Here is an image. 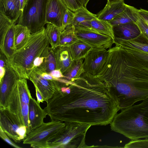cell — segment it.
I'll return each instance as SVG.
<instances>
[{
	"mask_svg": "<svg viewBox=\"0 0 148 148\" xmlns=\"http://www.w3.org/2000/svg\"><path fill=\"white\" fill-rule=\"evenodd\" d=\"M47 102L44 109L51 121L91 126L110 124L120 110L104 83L86 72L73 81L66 80Z\"/></svg>",
	"mask_w": 148,
	"mask_h": 148,
	"instance_id": "1",
	"label": "cell"
},
{
	"mask_svg": "<svg viewBox=\"0 0 148 148\" xmlns=\"http://www.w3.org/2000/svg\"><path fill=\"white\" fill-rule=\"evenodd\" d=\"M107 51L104 66L96 76L120 109L148 98V69L120 46Z\"/></svg>",
	"mask_w": 148,
	"mask_h": 148,
	"instance_id": "2",
	"label": "cell"
},
{
	"mask_svg": "<svg viewBox=\"0 0 148 148\" xmlns=\"http://www.w3.org/2000/svg\"><path fill=\"white\" fill-rule=\"evenodd\" d=\"M121 110L110 123L111 130L131 140L148 138V98Z\"/></svg>",
	"mask_w": 148,
	"mask_h": 148,
	"instance_id": "3",
	"label": "cell"
},
{
	"mask_svg": "<svg viewBox=\"0 0 148 148\" xmlns=\"http://www.w3.org/2000/svg\"><path fill=\"white\" fill-rule=\"evenodd\" d=\"M49 45L44 27L31 34L26 44L19 50L15 51L11 57L7 60L8 64L19 78L29 79L31 74L35 69L34 60L41 56Z\"/></svg>",
	"mask_w": 148,
	"mask_h": 148,
	"instance_id": "4",
	"label": "cell"
},
{
	"mask_svg": "<svg viewBox=\"0 0 148 148\" xmlns=\"http://www.w3.org/2000/svg\"><path fill=\"white\" fill-rule=\"evenodd\" d=\"M65 126L49 144V148H84L88 146L85 140L86 134L91 126L76 122H64Z\"/></svg>",
	"mask_w": 148,
	"mask_h": 148,
	"instance_id": "5",
	"label": "cell"
},
{
	"mask_svg": "<svg viewBox=\"0 0 148 148\" xmlns=\"http://www.w3.org/2000/svg\"><path fill=\"white\" fill-rule=\"evenodd\" d=\"M32 97L27 79L19 78L11 93L7 108L26 126L27 135L29 129V104Z\"/></svg>",
	"mask_w": 148,
	"mask_h": 148,
	"instance_id": "6",
	"label": "cell"
},
{
	"mask_svg": "<svg viewBox=\"0 0 148 148\" xmlns=\"http://www.w3.org/2000/svg\"><path fill=\"white\" fill-rule=\"evenodd\" d=\"M48 0H29L19 18L17 24L27 27L31 34L38 32L46 24L45 14Z\"/></svg>",
	"mask_w": 148,
	"mask_h": 148,
	"instance_id": "7",
	"label": "cell"
},
{
	"mask_svg": "<svg viewBox=\"0 0 148 148\" xmlns=\"http://www.w3.org/2000/svg\"><path fill=\"white\" fill-rule=\"evenodd\" d=\"M65 125V122L59 121L44 123L29 134L23 143L33 148H48L49 143Z\"/></svg>",
	"mask_w": 148,
	"mask_h": 148,
	"instance_id": "8",
	"label": "cell"
},
{
	"mask_svg": "<svg viewBox=\"0 0 148 148\" xmlns=\"http://www.w3.org/2000/svg\"><path fill=\"white\" fill-rule=\"evenodd\" d=\"M0 127L16 143L23 141L27 135L26 126L7 108L0 110Z\"/></svg>",
	"mask_w": 148,
	"mask_h": 148,
	"instance_id": "9",
	"label": "cell"
},
{
	"mask_svg": "<svg viewBox=\"0 0 148 148\" xmlns=\"http://www.w3.org/2000/svg\"><path fill=\"white\" fill-rule=\"evenodd\" d=\"M75 33L79 40L89 45L92 50H100L111 48L114 39L108 36L89 30L75 29Z\"/></svg>",
	"mask_w": 148,
	"mask_h": 148,
	"instance_id": "10",
	"label": "cell"
},
{
	"mask_svg": "<svg viewBox=\"0 0 148 148\" xmlns=\"http://www.w3.org/2000/svg\"><path fill=\"white\" fill-rule=\"evenodd\" d=\"M5 68V75L0 81V110L7 108L11 93L19 78L8 62Z\"/></svg>",
	"mask_w": 148,
	"mask_h": 148,
	"instance_id": "11",
	"label": "cell"
},
{
	"mask_svg": "<svg viewBox=\"0 0 148 148\" xmlns=\"http://www.w3.org/2000/svg\"><path fill=\"white\" fill-rule=\"evenodd\" d=\"M29 79L37 87L43 97L44 101L46 102L57 91L60 89L59 82L45 79L41 75L37 68L31 73Z\"/></svg>",
	"mask_w": 148,
	"mask_h": 148,
	"instance_id": "12",
	"label": "cell"
},
{
	"mask_svg": "<svg viewBox=\"0 0 148 148\" xmlns=\"http://www.w3.org/2000/svg\"><path fill=\"white\" fill-rule=\"evenodd\" d=\"M67 8L60 0H48L45 11L46 24L53 25L63 31V17Z\"/></svg>",
	"mask_w": 148,
	"mask_h": 148,
	"instance_id": "13",
	"label": "cell"
},
{
	"mask_svg": "<svg viewBox=\"0 0 148 148\" xmlns=\"http://www.w3.org/2000/svg\"><path fill=\"white\" fill-rule=\"evenodd\" d=\"M108 54L107 49L92 50L84 58L83 64L85 72L97 75L102 69Z\"/></svg>",
	"mask_w": 148,
	"mask_h": 148,
	"instance_id": "14",
	"label": "cell"
},
{
	"mask_svg": "<svg viewBox=\"0 0 148 148\" xmlns=\"http://www.w3.org/2000/svg\"><path fill=\"white\" fill-rule=\"evenodd\" d=\"M40 103L32 97L30 100L29 108V133L44 123V119L47 114L41 107Z\"/></svg>",
	"mask_w": 148,
	"mask_h": 148,
	"instance_id": "15",
	"label": "cell"
},
{
	"mask_svg": "<svg viewBox=\"0 0 148 148\" xmlns=\"http://www.w3.org/2000/svg\"><path fill=\"white\" fill-rule=\"evenodd\" d=\"M16 23L4 30H0V51L6 56L7 60L10 59L15 50L14 39Z\"/></svg>",
	"mask_w": 148,
	"mask_h": 148,
	"instance_id": "16",
	"label": "cell"
},
{
	"mask_svg": "<svg viewBox=\"0 0 148 148\" xmlns=\"http://www.w3.org/2000/svg\"><path fill=\"white\" fill-rule=\"evenodd\" d=\"M115 39L127 40L135 38L141 33L136 23H128L113 26Z\"/></svg>",
	"mask_w": 148,
	"mask_h": 148,
	"instance_id": "17",
	"label": "cell"
},
{
	"mask_svg": "<svg viewBox=\"0 0 148 148\" xmlns=\"http://www.w3.org/2000/svg\"><path fill=\"white\" fill-rule=\"evenodd\" d=\"M114 41L116 45L120 46L124 49L148 53V37L142 32L137 37L130 40L115 39Z\"/></svg>",
	"mask_w": 148,
	"mask_h": 148,
	"instance_id": "18",
	"label": "cell"
},
{
	"mask_svg": "<svg viewBox=\"0 0 148 148\" xmlns=\"http://www.w3.org/2000/svg\"><path fill=\"white\" fill-rule=\"evenodd\" d=\"M22 13L20 0H0V14L13 22L16 23Z\"/></svg>",
	"mask_w": 148,
	"mask_h": 148,
	"instance_id": "19",
	"label": "cell"
},
{
	"mask_svg": "<svg viewBox=\"0 0 148 148\" xmlns=\"http://www.w3.org/2000/svg\"><path fill=\"white\" fill-rule=\"evenodd\" d=\"M126 5L123 0L111 4L107 3L104 8L96 15L97 17L99 19L109 22L123 12Z\"/></svg>",
	"mask_w": 148,
	"mask_h": 148,
	"instance_id": "20",
	"label": "cell"
},
{
	"mask_svg": "<svg viewBox=\"0 0 148 148\" xmlns=\"http://www.w3.org/2000/svg\"><path fill=\"white\" fill-rule=\"evenodd\" d=\"M139 10L127 5L125 10L112 20L108 22L114 25L128 23H136L140 18Z\"/></svg>",
	"mask_w": 148,
	"mask_h": 148,
	"instance_id": "21",
	"label": "cell"
},
{
	"mask_svg": "<svg viewBox=\"0 0 148 148\" xmlns=\"http://www.w3.org/2000/svg\"><path fill=\"white\" fill-rule=\"evenodd\" d=\"M57 63V69L63 74L72 64L73 60L69 47L59 46L54 48Z\"/></svg>",
	"mask_w": 148,
	"mask_h": 148,
	"instance_id": "22",
	"label": "cell"
},
{
	"mask_svg": "<svg viewBox=\"0 0 148 148\" xmlns=\"http://www.w3.org/2000/svg\"><path fill=\"white\" fill-rule=\"evenodd\" d=\"M96 17V15L90 12L83 6L75 12L72 25L75 29L89 30L90 28L91 21Z\"/></svg>",
	"mask_w": 148,
	"mask_h": 148,
	"instance_id": "23",
	"label": "cell"
},
{
	"mask_svg": "<svg viewBox=\"0 0 148 148\" xmlns=\"http://www.w3.org/2000/svg\"><path fill=\"white\" fill-rule=\"evenodd\" d=\"M41 56L44 57L41 65L37 67L41 71L49 73L52 71L57 69V63L54 48L47 47L42 53Z\"/></svg>",
	"mask_w": 148,
	"mask_h": 148,
	"instance_id": "24",
	"label": "cell"
},
{
	"mask_svg": "<svg viewBox=\"0 0 148 148\" xmlns=\"http://www.w3.org/2000/svg\"><path fill=\"white\" fill-rule=\"evenodd\" d=\"M69 48L73 60L84 59L92 49L89 45L80 40Z\"/></svg>",
	"mask_w": 148,
	"mask_h": 148,
	"instance_id": "25",
	"label": "cell"
},
{
	"mask_svg": "<svg viewBox=\"0 0 148 148\" xmlns=\"http://www.w3.org/2000/svg\"><path fill=\"white\" fill-rule=\"evenodd\" d=\"M31 34L27 27L18 24L15 25L14 38L15 51L19 50L26 44Z\"/></svg>",
	"mask_w": 148,
	"mask_h": 148,
	"instance_id": "26",
	"label": "cell"
},
{
	"mask_svg": "<svg viewBox=\"0 0 148 148\" xmlns=\"http://www.w3.org/2000/svg\"><path fill=\"white\" fill-rule=\"evenodd\" d=\"M89 30L108 36L114 40L113 26L108 22L99 19L97 17L91 21L90 28Z\"/></svg>",
	"mask_w": 148,
	"mask_h": 148,
	"instance_id": "27",
	"label": "cell"
},
{
	"mask_svg": "<svg viewBox=\"0 0 148 148\" xmlns=\"http://www.w3.org/2000/svg\"><path fill=\"white\" fill-rule=\"evenodd\" d=\"M84 59L73 60L69 68L63 74V78L69 81H73L79 78L85 72L84 69Z\"/></svg>",
	"mask_w": 148,
	"mask_h": 148,
	"instance_id": "28",
	"label": "cell"
},
{
	"mask_svg": "<svg viewBox=\"0 0 148 148\" xmlns=\"http://www.w3.org/2000/svg\"><path fill=\"white\" fill-rule=\"evenodd\" d=\"M79 40L75 33V27L69 25L61 32L59 46L69 47Z\"/></svg>",
	"mask_w": 148,
	"mask_h": 148,
	"instance_id": "29",
	"label": "cell"
},
{
	"mask_svg": "<svg viewBox=\"0 0 148 148\" xmlns=\"http://www.w3.org/2000/svg\"><path fill=\"white\" fill-rule=\"evenodd\" d=\"M45 31L51 47L55 48L59 46L60 35L62 30L53 25L48 23L45 28Z\"/></svg>",
	"mask_w": 148,
	"mask_h": 148,
	"instance_id": "30",
	"label": "cell"
},
{
	"mask_svg": "<svg viewBox=\"0 0 148 148\" xmlns=\"http://www.w3.org/2000/svg\"><path fill=\"white\" fill-rule=\"evenodd\" d=\"M66 8L75 12L82 7L84 0H60Z\"/></svg>",
	"mask_w": 148,
	"mask_h": 148,
	"instance_id": "31",
	"label": "cell"
},
{
	"mask_svg": "<svg viewBox=\"0 0 148 148\" xmlns=\"http://www.w3.org/2000/svg\"><path fill=\"white\" fill-rule=\"evenodd\" d=\"M132 54L144 66L148 69V53L128 49H125Z\"/></svg>",
	"mask_w": 148,
	"mask_h": 148,
	"instance_id": "32",
	"label": "cell"
},
{
	"mask_svg": "<svg viewBox=\"0 0 148 148\" xmlns=\"http://www.w3.org/2000/svg\"><path fill=\"white\" fill-rule=\"evenodd\" d=\"M74 17L75 12L67 8L64 13L63 19V25L64 30L67 26L72 25Z\"/></svg>",
	"mask_w": 148,
	"mask_h": 148,
	"instance_id": "33",
	"label": "cell"
},
{
	"mask_svg": "<svg viewBox=\"0 0 148 148\" xmlns=\"http://www.w3.org/2000/svg\"><path fill=\"white\" fill-rule=\"evenodd\" d=\"M136 23L138 26L141 32L148 37V25L145 20L140 16Z\"/></svg>",
	"mask_w": 148,
	"mask_h": 148,
	"instance_id": "34",
	"label": "cell"
},
{
	"mask_svg": "<svg viewBox=\"0 0 148 148\" xmlns=\"http://www.w3.org/2000/svg\"><path fill=\"white\" fill-rule=\"evenodd\" d=\"M0 136L3 140L12 147L16 148H21V147L18 146L12 142L1 127H0Z\"/></svg>",
	"mask_w": 148,
	"mask_h": 148,
	"instance_id": "35",
	"label": "cell"
},
{
	"mask_svg": "<svg viewBox=\"0 0 148 148\" xmlns=\"http://www.w3.org/2000/svg\"><path fill=\"white\" fill-rule=\"evenodd\" d=\"M49 74L53 77L57 78H63L64 77L63 74L59 69H56L51 71Z\"/></svg>",
	"mask_w": 148,
	"mask_h": 148,
	"instance_id": "36",
	"label": "cell"
},
{
	"mask_svg": "<svg viewBox=\"0 0 148 148\" xmlns=\"http://www.w3.org/2000/svg\"><path fill=\"white\" fill-rule=\"evenodd\" d=\"M139 14L140 16L143 18L148 25V11L140 9L139 10Z\"/></svg>",
	"mask_w": 148,
	"mask_h": 148,
	"instance_id": "37",
	"label": "cell"
},
{
	"mask_svg": "<svg viewBox=\"0 0 148 148\" xmlns=\"http://www.w3.org/2000/svg\"><path fill=\"white\" fill-rule=\"evenodd\" d=\"M44 58V57L41 56L38 57L35 59L34 62V66L35 69L41 65L43 62Z\"/></svg>",
	"mask_w": 148,
	"mask_h": 148,
	"instance_id": "38",
	"label": "cell"
},
{
	"mask_svg": "<svg viewBox=\"0 0 148 148\" xmlns=\"http://www.w3.org/2000/svg\"><path fill=\"white\" fill-rule=\"evenodd\" d=\"M34 85L35 88L36 96L37 102L40 103H43L44 101L42 94L36 85Z\"/></svg>",
	"mask_w": 148,
	"mask_h": 148,
	"instance_id": "39",
	"label": "cell"
},
{
	"mask_svg": "<svg viewBox=\"0 0 148 148\" xmlns=\"http://www.w3.org/2000/svg\"><path fill=\"white\" fill-rule=\"evenodd\" d=\"M5 72V68L0 67V81L1 80L4 76Z\"/></svg>",
	"mask_w": 148,
	"mask_h": 148,
	"instance_id": "40",
	"label": "cell"
},
{
	"mask_svg": "<svg viewBox=\"0 0 148 148\" xmlns=\"http://www.w3.org/2000/svg\"><path fill=\"white\" fill-rule=\"evenodd\" d=\"M29 0H20L21 10L22 12L24 8Z\"/></svg>",
	"mask_w": 148,
	"mask_h": 148,
	"instance_id": "41",
	"label": "cell"
},
{
	"mask_svg": "<svg viewBox=\"0 0 148 148\" xmlns=\"http://www.w3.org/2000/svg\"><path fill=\"white\" fill-rule=\"evenodd\" d=\"M123 0H107V3L111 4L112 3L118 2Z\"/></svg>",
	"mask_w": 148,
	"mask_h": 148,
	"instance_id": "42",
	"label": "cell"
},
{
	"mask_svg": "<svg viewBox=\"0 0 148 148\" xmlns=\"http://www.w3.org/2000/svg\"><path fill=\"white\" fill-rule=\"evenodd\" d=\"M84 0V7L85 8H86V6L89 1L90 0Z\"/></svg>",
	"mask_w": 148,
	"mask_h": 148,
	"instance_id": "43",
	"label": "cell"
},
{
	"mask_svg": "<svg viewBox=\"0 0 148 148\" xmlns=\"http://www.w3.org/2000/svg\"></svg>",
	"mask_w": 148,
	"mask_h": 148,
	"instance_id": "44",
	"label": "cell"
}]
</instances>
